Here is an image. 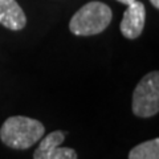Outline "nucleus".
<instances>
[{"mask_svg":"<svg viewBox=\"0 0 159 159\" xmlns=\"http://www.w3.org/2000/svg\"><path fill=\"white\" fill-rule=\"evenodd\" d=\"M65 133L56 130L40 141L33 152V159H77V152L70 147H61Z\"/></svg>","mask_w":159,"mask_h":159,"instance_id":"nucleus-4","label":"nucleus"},{"mask_svg":"<svg viewBox=\"0 0 159 159\" xmlns=\"http://www.w3.org/2000/svg\"><path fill=\"white\" fill-rule=\"evenodd\" d=\"M145 20H146V8L142 2L135 0L130 6H127L125 13H123L122 21L119 24L122 34L126 39L134 40L141 36L145 28Z\"/></svg>","mask_w":159,"mask_h":159,"instance_id":"nucleus-5","label":"nucleus"},{"mask_svg":"<svg viewBox=\"0 0 159 159\" xmlns=\"http://www.w3.org/2000/svg\"><path fill=\"white\" fill-rule=\"evenodd\" d=\"M129 159H159V139L154 138L133 147Z\"/></svg>","mask_w":159,"mask_h":159,"instance_id":"nucleus-7","label":"nucleus"},{"mask_svg":"<svg viewBox=\"0 0 159 159\" xmlns=\"http://www.w3.org/2000/svg\"><path fill=\"white\" fill-rule=\"evenodd\" d=\"M133 113L139 118H150L159 111V73L158 70L146 74L134 89Z\"/></svg>","mask_w":159,"mask_h":159,"instance_id":"nucleus-3","label":"nucleus"},{"mask_svg":"<svg viewBox=\"0 0 159 159\" xmlns=\"http://www.w3.org/2000/svg\"><path fill=\"white\" fill-rule=\"evenodd\" d=\"M150 3L152 4V6H154V8H159V0H150Z\"/></svg>","mask_w":159,"mask_h":159,"instance_id":"nucleus-9","label":"nucleus"},{"mask_svg":"<svg viewBox=\"0 0 159 159\" xmlns=\"http://www.w3.org/2000/svg\"><path fill=\"white\" fill-rule=\"evenodd\" d=\"M45 127L40 121L24 116L7 118L0 127V139L6 146L15 150H27L40 141Z\"/></svg>","mask_w":159,"mask_h":159,"instance_id":"nucleus-1","label":"nucleus"},{"mask_svg":"<svg viewBox=\"0 0 159 159\" xmlns=\"http://www.w3.org/2000/svg\"><path fill=\"white\" fill-rule=\"evenodd\" d=\"M0 24L11 31H20L25 27V13L16 0H0Z\"/></svg>","mask_w":159,"mask_h":159,"instance_id":"nucleus-6","label":"nucleus"},{"mask_svg":"<svg viewBox=\"0 0 159 159\" xmlns=\"http://www.w3.org/2000/svg\"><path fill=\"white\" fill-rule=\"evenodd\" d=\"M117 2L122 3V4H125V6H130V4H131V3H134L135 0H117Z\"/></svg>","mask_w":159,"mask_h":159,"instance_id":"nucleus-8","label":"nucleus"},{"mask_svg":"<svg viewBox=\"0 0 159 159\" xmlns=\"http://www.w3.org/2000/svg\"><path fill=\"white\" fill-rule=\"evenodd\" d=\"M113 19V12L107 4L90 2L82 6L72 16L69 29L76 36H93L103 32Z\"/></svg>","mask_w":159,"mask_h":159,"instance_id":"nucleus-2","label":"nucleus"}]
</instances>
